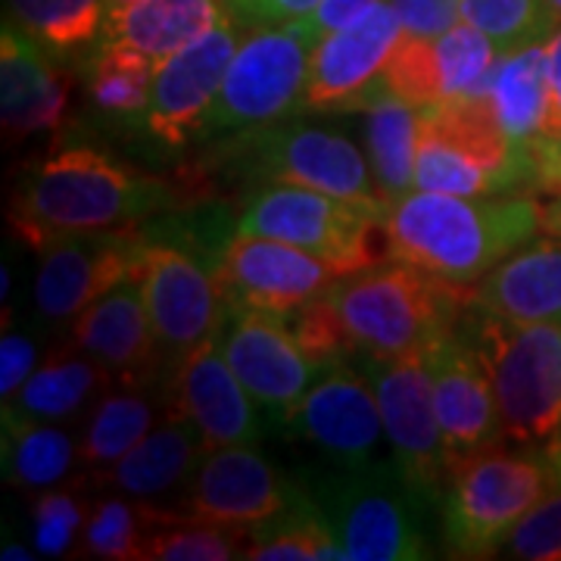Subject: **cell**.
I'll return each instance as SVG.
<instances>
[{"mask_svg": "<svg viewBox=\"0 0 561 561\" xmlns=\"http://www.w3.org/2000/svg\"><path fill=\"white\" fill-rule=\"evenodd\" d=\"M390 260L471 290L508 253L542 231V209L534 194L459 197L409 191L383 216Z\"/></svg>", "mask_w": 561, "mask_h": 561, "instance_id": "obj_1", "label": "cell"}, {"mask_svg": "<svg viewBox=\"0 0 561 561\" xmlns=\"http://www.w3.org/2000/svg\"><path fill=\"white\" fill-rule=\"evenodd\" d=\"M169 203H175V191L165 181L135 172L101 150L69 147L50 153L22 181L10 221L32 250H44L69 234L131 228Z\"/></svg>", "mask_w": 561, "mask_h": 561, "instance_id": "obj_2", "label": "cell"}, {"mask_svg": "<svg viewBox=\"0 0 561 561\" xmlns=\"http://www.w3.org/2000/svg\"><path fill=\"white\" fill-rule=\"evenodd\" d=\"M350 353L375 359L415 356L440 341L461 319L471 290L421 272L400 260H383L350 272L324 290Z\"/></svg>", "mask_w": 561, "mask_h": 561, "instance_id": "obj_3", "label": "cell"}, {"mask_svg": "<svg viewBox=\"0 0 561 561\" xmlns=\"http://www.w3.org/2000/svg\"><path fill=\"white\" fill-rule=\"evenodd\" d=\"M559 486L561 471L546 446L524 453L483 446L453 461L437 502L446 552L456 559L496 556L515 524Z\"/></svg>", "mask_w": 561, "mask_h": 561, "instance_id": "obj_4", "label": "cell"}, {"mask_svg": "<svg viewBox=\"0 0 561 561\" xmlns=\"http://www.w3.org/2000/svg\"><path fill=\"white\" fill-rule=\"evenodd\" d=\"M461 334L474 343L490 371L502 437L524 449L559 440L561 324H518L474 309V316L461 324Z\"/></svg>", "mask_w": 561, "mask_h": 561, "instance_id": "obj_5", "label": "cell"}, {"mask_svg": "<svg viewBox=\"0 0 561 561\" xmlns=\"http://www.w3.org/2000/svg\"><path fill=\"white\" fill-rule=\"evenodd\" d=\"M537 165L502 131L490 98L421 106L415 191L500 197L534 191Z\"/></svg>", "mask_w": 561, "mask_h": 561, "instance_id": "obj_6", "label": "cell"}, {"mask_svg": "<svg viewBox=\"0 0 561 561\" xmlns=\"http://www.w3.org/2000/svg\"><path fill=\"white\" fill-rule=\"evenodd\" d=\"M312 500L341 542L343 559L419 561L434 556L427 540L431 500L393 459L341 465V474L324 478Z\"/></svg>", "mask_w": 561, "mask_h": 561, "instance_id": "obj_7", "label": "cell"}, {"mask_svg": "<svg viewBox=\"0 0 561 561\" xmlns=\"http://www.w3.org/2000/svg\"><path fill=\"white\" fill-rule=\"evenodd\" d=\"M383 216L381 209L341 201L316 187L275 181L247 201L234 231L294 243L350 275L390 260Z\"/></svg>", "mask_w": 561, "mask_h": 561, "instance_id": "obj_8", "label": "cell"}, {"mask_svg": "<svg viewBox=\"0 0 561 561\" xmlns=\"http://www.w3.org/2000/svg\"><path fill=\"white\" fill-rule=\"evenodd\" d=\"M316 41L297 22L262 25L241 41L216 101L203 113L197 138L241 135L302 110Z\"/></svg>", "mask_w": 561, "mask_h": 561, "instance_id": "obj_9", "label": "cell"}, {"mask_svg": "<svg viewBox=\"0 0 561 561\" xmlns=\"http://www.w3.org/2000/svg\"><path fill=\"white\" fill-rule=\"evenodd\" d=\"M234 150L247 172L256 179L316 187L341 201L387 213L371 165L365 162L359 147L331 128L284 119L241 131Z\"/></svg>", "mask_w": 561, "mask_h": 561, "instance_id": "obj_10", "label": "cell"}, {"mask_svg": "<svg viewBox=\"0 0 561 561\" xmlns=\"http://www.w3.org/2000/svg\"><path fill=\"white\" fill-rule=\"evenodd\" d=\"M359 371L378 397L383 434L397 468L427 500L440 502L443 483L449 474V453L443 440L424 353L400 359L359 356Z\"/></svg>", "mask_w": 561, "mask_h": 561, "instance_id": "obj_11", "label": "cell"}, {"mask_svg": "<svg viewBox=\"0 0 561 561\" xmlns=\"http://www.w3.org/2000/svg\"><path fill=\"white\" fill-rule=\"evenodd\" d=\"M138 280L169 365L219 334L228 319L216 265H206L201 253L184 250L181 243L157 241L147 234L138 260Z\"/></svg>", "mask_w": 561, "mask_h": 561, "instance_id": "obj_12", "label": "cell"}, {"mask_svg": "<svg viewBox=\"0 0 561 561\" xmlns=\"http://www.w3.org/2000/svg\"><path fill=\"white\" fill-rule=\"evenodd\" d=\"M219 346L253 402L278 421H287L324 371L302 350L287 316L265 309H228Z\"/></svg>", "mask_w": 561, "mask_h": 561, "instance_id": "obj_13", "label": "cell"}, {"mask_svg": "<svg viewBox=\"0 0 561 561\" xmlns=\"http://www.w3.org/2000/svg\"><path fill=\"white\" fill-rule=\"evenodd\" d=\"M331 262L294 243L231 234L216 256V280L228 309H265L290 316L309 300L321 297L341 278Z\"/></svg>", "mask_w": 561, "mask_h": 561, "instance_id": "obj_14", "label": "cell"}, {"mask_svg": "<svg viewBox=\"0 0 561 561\" xmlns=\"http://www.w3.org/2000/svg\"><path fill=\"white\" fill-rule=\"evenodd\" d=\"M147 231L113 228L69 234L47 243L35 278V306L44 321H76L110 287L138 272Z\"/></svg>", "mask_w": 561, "mask_h": 561, "instance_id": "obj_15", "label": "cell"}, {"mask_svg": "<svg viewBox=\"0 0 561 561\" xmlns=\"http://www.w3.org/2000/svg\"><path fill=\"white\" fill-rule=\"evenodd\" d=\"M243 32L247 25L225 10L209 32H203L201 38L157 66L147 103V128L153 138L169 147L197 138L203 113L216 101L221 79L241 47Z\"/></svg>", "mask_w": 561, "mask_h": 561, "instance_id": "obj_16", "label": "cell"}, {"mask_svg": "<svg viewBox=\"0 0 561 561\" xmlns=\"http://www.w3.org/2000/svg\"><path fill=\"white\" fill-rule=\"evenodd\" d=\"M402 22L397 10L381 0L362 20L324 35L312 47L302 110L312 113H346L362 110L381 88V72L397 41Z\"/></svg>", "mask_w": 561, "mask_h": 561, "instance_id": "obj_17", "label": "cell"}, {"mask_svg": "<svg viewBox=\"0 0 561 561\" xmlns=\"http://www.w3.org/2000/svg\"><path fill=\"white\" fill-rule=\"evenodd\" d=\"M297 500L300 493L253 446H219L203 453L197 471L181 490L179 512L221 527L253 530Z\"/></svg>", "mask_w": 561, "mask_h": 561, "instance_id": "obj_18", "label": "cell"}, {"mask_svg": "<svg viewBox=\"0 0 561 561\" xmlns=\"http://www.w3.org/2000/svg\"><path fill=\"white\" fill-rule=\"evenodd\" d=\"M284 424L337 465H368L381 449L378 397L359 368L343 359L324 365L319 381L306 390Z\"/></svg>", "mask_w": 561, "mask_h": 561, "instance_id": "obj_19", "label": "cell"}, {"mask_svg": "<svg viewBox=\"0 0 561 561\" xmlns=\"http://www.w3.org/2000/svg\"><path fill=\"white\" fill-rule=\"evenodd\" d=\"M165 409H175L201 431L206 449L256 446L262 421L256 402L238 381L219 346V334L184 353L169 375Z\"/></svg>", "mask_w": 561, "mask_h": 561, "instance_id": "obj_20", "label": "cell"}, {"mask_svg": "<svg viewBox=\"0 0 561 561\" xmlns=\"http://www.w3.org/2000/svg\"><path fill=\"white\" fill-rule=\"evenodd\" d=\"M424 359L434 383V405L449 465L483 446H496L502 440L500 405L474 343L461 334V328H453L424 350Z\"/></svg>", "mask_w": 561, "mask_h": 561, "instance_id": "obj_21", "label": "cell"}, {"mask_svg": "<svg viewBox=\"0 0 561 561\" xmlns=\"http://www.w3.org/2000/svg\"><path fill=\"white\" fill-rule=\"evenodd\" d=\"M72 346L98 362L113 383L150 387L160 378L169 359L157 341L138 272L110 287L72 321Z\"/></svg>", "mask_w": 561, "mask_h": 561, "instance_id": "obj_22", "label": "cell"}, {"mask_svg": "<svg viewBox=\"0 0 561 561\" xmlns=\"http://www.w3.org/2000/svg\"><path fill=\"white\" fill-rule=\"evenodd\" d=\"M69 106V79L50 66L41 44L20 25L0 35V125L3 138L25 140L57 128Z\"/></svg>", "mask_w": 561, "mask_h": 561, "instance_id": "obj_23", "label": "cell"}, {"mask_svg": "<svg viewBox=\"0 0 561 561\" xmlns=\"http://www.w3.org/2000/svg\"><path fill=\"white\" fill-rule=\"evenodd\" d=\"M468 306L518 324H561V238L549 234L508 253L471 287Z\"/></svg>", "mask_w": 561, "mask_h": 561, "instance_id": "obj_24", "label": "cell"}, {"mask_svg": "<svg viewBox=\"0 0 561 561\" xmlns=\"http://www.w3.org/2000/svg\"><path fill=\"white\" fill-rule=\"evenodd\" d=\"M490 103L502 131L522 150L561 138V113L546 41L502 54L490 84Z\"/></svg>", "mask_w": 561, "mask_h": 561, "instance_id": "obj_25", "label": "cell"}, {"mask_svg": "<svg viewBox=\"0 0 561 561\" xmlns=\"http://www.w3.org/2000/svg\"><path fill=\"white\" fill-rule=\"evenodd\" d=\"M203 453L206 446H203L201 431L181 412L165 409V419L128 456H122L103 474L101 483H110L113 490L138 496V500L160 502L162 496L187 486Z\"/></svg>", "mask_w": 561, "mask_h": 561, "instance_id": "obj_26", "label": "cell"}, {"mask_svg": "<svg viewBox=\"0 0 561 561\" xmlns=\"http://www.w3.org/2000/svg\"><path fill=\"white\" fill-rule=\"evenodd\" d=\"M225 13L221 0H138L103 22V41H116L144 54L153 66L169 60L209 32Z\"/></svg>", "mask_w": 561, "mask_h": 561, "instance_id": "obj_27", "label": "cell"}, {"mask_svg": "<svg viewBox=\"0 0 561 561\" xmlns=\"http://www.w3.org/2000/svg\"><path fill=\"white\" fill-rule=\"evenodd\" d=\"M365 110V150L378 184L383 206L415 191V160H419L421 106L402 101L381 81L368 98Z\"/></svg>", "mask_w": 561, "mask_h": 561, "instance_id": "obj_28", "label": "cell"}, {"mask_svg": "<svg viewBox=\"0 0 561 561\" xmlns=\"http://www.w3.org/2000/svg\"><path fill=\"white\" fill-rule=\"evenodd\" d=\"M113 378L103 371L94 359L84 353L62 350L47 356L38 371L22 383L20 393L10 402H3V419L20 421H66L81 412L94 397H103Z\"/></svg>", "mask_w": 561, "mask_h": 561, "instance_id": "obj_29", "label": "cell"}, {"mask_svg": "<svg viewBox=\"0 0 561 561\" xmlns=\"http://www.w3.org/2000/svg\"><path fill=\"white\" fill-rule=\"evenodd\" d=\"M157 427V405L147 397V387H125L106 390L94 402L84 434L79 443V468L94 483L138 446Z\"/></svg>", "mask_w": 561, "mask_h": 561, "instance_id": "obj_30", "label": "cell"}, {"mask_svg": "<svg viewBox=\"0 0 561 561\" xmlns=\"http://www.w3.org/2000/svg\"><path fill=\"white\" fill-rule=\"evenodd\" d=\"M175 512L157 502L138 500L128 493L103 496L88 508V522L79 537V556L106 561H144L147 540Z\"/></svg>", "mask_w": 561, "mask_h": 561, "instance_id": "obj_31", "label": "cell"}, {"mask_svg": "<svg viewBox=\"0 0 561 561\" xmlns=\"http://www.w3.org/2000/svg\"><path fill=\"white\" fill-rule=\"evenodd\" d=\"M79 465V446L50 421L3 419V471L22 490H50Z\"/></svg>", "mask_w": 561, "mask_h": 561, "instance_id": "obj_32", "label": "cell"}, {"mask_svg": "<svg viewBox=\"0 0 561 561\" xmlns=\"http://www.w3.org/2000/svg\"><path fill=\"white\" fill-rule=\"evenodd\" d=\"M247 559L253 561H319L343 559L316 500L300 496L275 518L256 524L247 540Z\"/></svg>", "mask_w": 561, "mask_h": 561, "instance_id": "obj_33", "label": "cell"}, {"mask_svg": "<svg viewBox=\"0 0 561 561\" xmlns=\"http://www.w3.org/2000/svg\"><path fill=\"white\" fill-rule=\"evenodd\" d=\"M22 32L54 54H76L103 32L106 0H7Z\"/></svg>", "mask_w": 561, "mask_h": 561, "instance_id": "obj_34", "label": "cell"}, {"mask_svg": "<svg viewBox=\"0 0 561 561\" xmlns=\"http://www.w3.org/2000/svg\"><path fill=\"white\" fill-rule=\"evenodd\" d=\"M434 50L440 66L443 103L490 98V84L502 50L481 28L461 20V25H453L446 35L434 41Z\"/></svg>", "mask_w": 561, "mask_h": 561, "instance_id": "obj_35", "label": "cell"}, {"mask_svg": "<svg viewBox=\"0 0 561 561\" xmlns=\"http://www.w3.org/2000/svg\"><path fill=\"white\" fill-rule=\"evenodd\" d=\"M153 72H157V66L144 54L125 47V44H116V41H103L101 50L91 60L88 94L101 110L116 113V116L147 113Z\"/></svg>", "mask_w": 561, "mask_h": 561, "instance_id": "obj_36", "label": "cell"}, {"mask_svg": "<svg viewBox=\"0 0 561 561\" xmlns=\"http://www.w3.org/2000/svg\"><path fill=\"white\" fill-rule=\"evenodd\" d=\"M250 530L191 518L175 508V515L153 530L147 540L144 561H231L247 559Z\"/></svg>", "mask_w": 561, "mask_h": 561, "instance_id": "obj_37", "label": "cell"}, {"mask_svg": "<svg viewBox=\"0 0 561 561\" xmlns=\"http://www.w3.org/2000/svg\"><path fill=\"white\" fill-rule=\"evenodd\" d=\"M461 20L481 28L502 54L552 38L546 0H461Z\"/></svg>", "mask_w": 561, "mask_h": 561, "instance_id": "obj_38", "label": "cell"}, {"mask_svg": "<svg viewBox=\"0 0 561 561\" xmlns=\"http://www.w3.org/2000/svg\"><path fill=\"white\" fill-rule=\"evenodd\" d=\"M381 81L400 94L402 101L415 103V106H437L443 103L440 88V66H437V50L434 41L405 35L397 41L390 60L383 66Z\"/></svg>", "mask_w": 561, "mask_h": 561, "instance_id": "obj_39", "label": "cell"}, {"mask_svg": "<svg viewBox=\"0 0 561 561\" xmlns=\"http://www.w3.org/2000/svg\"><path fill=\"white\" fill-rule=\"evenodd\" d=\"M88 522V505L76 490H47L32 505V534L38 556H66Z\"/></svg>", "mask_w": 561, "mask_h": 561, "instance_id": "obj_40", "label": "cell"}, {"mask_svg": "<svg viewBox=\"0 0 561 561\" xmlns=\"http://www.w3.org/2000/svg\"><path fill=\"white\" fill-rule=\"evenodd\" d=\"M502 556L524 561H561V486L542 496L502 542Z\"/></svg>", "mask_w": 561, "mask_h": 561, "instance_id": "obj_41", "label": "cell"}, {"mask_svg": "<svg viewBox=\"0 0 561 561\" xmlns=\"http://www.w3.org/2000/svg\"><path fill=\"white\" fill-rule=\"evenodd\" d=\"M405 35L437 41L461 20V0H387Z\"/></svg>", "mask_w": 561, "mask_h": 561, "instance_id": "obj_42", "label": "cell"}, {"mask_svg": "<svg viewBox=\"0 0 561 561\" xmlns=\"http://www.w3.org/2000/svg\"><path fill=\"white\" fill-rule=\"evenodd\" d=\"M221 3L247 28H262V25H290L306 20L321 0H221Z\"/></svg>", "mask_w": 561, "mask_h": 561, "instance_id": "obj_43", "label": "cell"}, {"mask_svg": "<svg viewBox=\"0 0 561 561\" xmlns=\"http://www.w3.org/2000/svg\"><path fill=\"white\" fill-rule=\"evenodd\" d=\"M35 371V343L28 341L25 334H10L3 331V341H0V397L3 402H10L20 387Z\"/></svg>", "mask_w": 561, "mask_h": 561, "instance_id": "obj_44", "label": "cell"}, {"mask_svg": "<svg viewBox=\"0 0 561 561\" xmlns=\"http://www.w3.org/2000/svg\"><path fill=\"white\" fill-rule=\"evenodd\" d=\"M378 3H381V0H321L319 7H316L306 20L297 22V25H300L309 38L319 44L324 35L337 32L343 25H350V22L362 20V16H365L368 10H375Z\"/></svg>", "mask_w": 561, "mask_h": 561, "instance_id": "obj_45", "label": "cell"}, {"mask_svg": "<svg viewBox=\"0 0 561 561\" xmlns=\"http://www.w3.org/2000/svg\"><path fill=\"white\" fill-rule=\"evenodd\" d=\"M549 66H552V88H556V103L561 113V25L549 38Z\"/></svg>", "mask_w": 561, "mask_h": 561, "instance_id": "obj_46", "label": "cell"}, {"mask_svg": "<svg viewBox=\"0 0 561 561\" xmlns=\"http://www.w3.org/2000/svg\"><path fill=\"white\" fill-rule=\"evenodd\" d=\"M546 20H549V28L556 32L561 25V0H546Z\"/></svg>", "mask_w": 561, "mask_h": 561, "instance_id": "obj_47", "label": "cell"}, {"mask_svg": "<svg viewBox=\"0 0 561 561\" xmlns=\"http://www.w3.org/2000/svg\"><path fill=\"white\" fill-rule=\"evenodd\" d=\"M3 559H22V561H32L35 559V552H28V549H22V546H3V552H0Z\"/></svg>", "mask_w": 561, "mask_h": 561, "instance_id": "obj_48", "label": "cell"}]
</instances>
